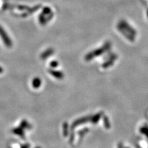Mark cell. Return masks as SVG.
Returning a JSON list of instances; mask_svg holds the SVG:
<instances>
[{
    "label": "cell",
    "instance_id": "6da1fadb",
    "mask_svg": "<svg viewBox=\"0 0 148 148\" xmlns=\"http://www.w3.org/2000/svg\"><path fill=\"white\" fill-rule=\"evenodd\" d=\"M140 131L143 134H144L146 136L148 137V127L147 126H143L141 127V129H140Z\"/></svg>",
    "mask_w": 148,
    "mask_h": 148
},
{
    "label": "cell",
    "instance_id": "7a4b0ae2",
    "mask_svg": "<svg viewBox=\"0 0 148 148\" xmlns=\"http://www.w3.org/2000/svg\"><path fill=\"white\" fill-rule=\"evenodd\" d=\"M119 148H122V144H119Z\"/></svg>",
    "mask_w": 148,
    "mask_h": 148
},
{
    "label": "cell",
    "instance_id": "3957f363",
    "mask_svg": "<svg viewBox=\"0 0 148 148\" xmlns=\"http://www.w3.org/2000/svg\"><path fill=\"white\" fill-rule=\"evenodd\" d=\"M125 148H128V147H125Z\"/></svg>",
    "mask_w": 148,
    "mask_h": 148
}]
</instances>
